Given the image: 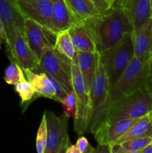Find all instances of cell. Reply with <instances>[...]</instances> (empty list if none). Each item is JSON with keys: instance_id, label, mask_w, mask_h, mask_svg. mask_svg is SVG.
Masks as SVG:
<instances>
[{"instance_id": "ac0fdd59", "label": "cell", "mask_w": 152, "mask_h": 153, "mask_svg": "<svg viewBox=\"0 0 152 153\" xmlns=\"http://www.w3.org/2000/svg\"><path fill=\"white\" fill-rule=\"evenodd\" d=\"M52 1V23L55 32L69 30L75 25L65 0Z\"/></svg>"}, {"instance_id": "d4e9b609", "label": "cell", "mask_w": 152, "mask_h": 153, "mask_svg": "<svg viewBox=\"0 0 152 153\" xmlns=\"http://www.w3.org/2000/svg\"><path fill=\"white\" fill-rule=\"evenodd\" d=\"M48 137V126L47 120L45 112L43 114L41 122L39 126L38 131L37 134V139H36V148H37V153H44L46 149V142Z\"/></svg>"}, {"instance_id": "1f68e13d", "label": "cell", "mask_w": 152, "mask_h": 153, "mask_svg": "<svg viewBox=\"0 0 152 153\" xmlns=\"http://www.w3.org/2000/svg\"><path fill=\"white\" fill-rule=\"evenodd\" d=\"M91 1L94 3L95 5L97 6V7L98 8V10H100V12H104L107 10V7H106V4H105V0H90Z\"/></svg>"}, {"instance_id": "4316f807", "label": "cell", "mask_w": 152, "mask_h": 153, "mask_svg": "<svg viewBox=\"0 0 152 153\" xmlns=\"http://www.w3.org/2000/svg\"><path fill=\"white\" fill-rule=\"evenodd\" d=\"M152 141V137H139V138L132 139L121 143L124 148L132 152H141Z\"/></svg>"}, {"instance_id": "7402d4cb", "label": "cell", "mask_w": 152, "mask_h": 153, "mask_svg": "<svg viewBox=\"0 0 152 153\" xmlns=\"http://www.w3.org/2000/svg\"><path fill=\"white\" fill-rule=\"evenodd\" d=\"M55 49L71 61L75 59L77 56L69 30L60 31L57 34Z\"/></svg>"}, {"instance_id": "484cf974", "label": "cell", "mask_w": 152, "mask_h": 153, "mask_svg": "<svg viewBox=\"0 0 152 153\" xmlns=\"http://www.w3.org/2000/svg\"><path fill=\"white\" fill-rule=\"evenodd\" d=\"M61 105L63 107V114L69 119V118H73L74 119L76 114V102L74 92L72 91L67 93L66 97L61 101Z\"/></svg>"}, {"instance_id": "f1b7e54d", "label": "cell", "mask_w": 152, "mask_h": 153, "mask_svg": "<svg viewBox=\"0 0 152 153\" xmlns=\"http://www.w3.org/2000/svg\"><path fill=\"white\" fill-rule=\"evenodd\" d=\"M112 153H142L141 152H132L124 148L119 143H114L110 145Z\"/></svg>"}, {"instance_id": "ffe728a7", "label": "cell", "mask_w": 152, "mask_h": 153, "mask_svg": "<svg viewBox=\"0 0 152 153\" xmlns=\"http://www.w3.org/2000/svg\"><path fill=\"white\" fill-rule=\"evenodd\" d=\"M145 137H152V116L151 113L140 118L116 143Z\"/></svg>"}, {"instance_id": "d6a6232c", "label": "cell", "mask_w": 152, "mask_h": 153, "mask_svg": "<svg viewBox=\"0 0 152 153\" xmlns=\"http://www.w3.org/2000/svg\"><path fill=\"white\" fill-rule=\"evenodd\" d=\"M70 143H70L69 137V134H67V135L66 136L65 138H64L62 146H61V149H60L59 152L58 153H66V151L67 147H68V146L70 144Z\"/></svg>"}, {"instance_id": "83f0119b", "label": "cell", "mask_w": 152, "mask_h": 153, "mask_svg": "<svg viewBox=\"0 0 152 153\" xmlns=\"http://www.w3.org/2000/svg\"><path fill=\"white\" fill-rule=\"evenodd\" d=\"M75 145L81 153H93L95 150V148L91 146L87 139L83 136H81L77 139Z\"/></svg>"}, {"instance_id": "e575fe53", "label": "cell", "mask_w": 152, "mask_h": 153, "mask_svg": "<svg viewBox=\"0 0 152 153\" xmlns=\"http://www.w3.org/2000/svg\"><path fill=\"white\" fill-rule=\"evenodd\" d=\"M142 153H152V141L141 151Z\"/></svg>"}, {"instance_id": "52a82bcc", "label": "cell", "mask_w": 152, "mask_h": 153, "mask_svg": "<svg viewBox=\"0 0 152 153\" xmlns=\"http://www.w3.org/2000/svg\"><path fill=\"white\" fill-rule=\"evenodd\" d=\"M25 30L28 45L40 63L43 55L55 48L57 34L28 19L25 20Z\"/></svg>"}, {"instance_id": "277c9868", "label": "cell", "mask_w": 152, "mask_h": 153, "mask_svg": "<svg viewBox=\"0 0 152 153\" xmlns=\"http://www.w3.org/2000/svg\"><path fill=\"white\" fill-rule=\"evenodd\" d=\"M151 108L152 94L143 88L127 96L115 104L103 121L114 122L120 120L139 119L150 114Z\"/></svg>"}, {"instance_id": "ba28073f", "label": "cell", "mask_w": 152, "mask_h": 153, "mask_svg": "<svg viewBox=\"0 0 152 153\" xmlns=\"http://www.w3.org/2000/svg\"><path fill=\"white\" fill-rule=\"evenodd\" d=\"M6 46L9 59L13 60L22 70L38 71L39 62L28 45L25 33H17Z\"/></svg>"}, {"instance_id": "836d02e7", "label": "cell", "mask_w": 152, "mask_h": 153, "mask_svg": "<svg viewBox=\"0 0 152 153\" xmlns=\"http://www.w3.org/2000/svg\"><path fill=\"white\" fill-rule=\"evenodd\" d=\"M66 153H81V152L79 150V149L76 146V145H72L70 143L68 147H67Z\"/></svg>"}, {"instance_id": "e0dca14e", "label": "cell", "mask_w": 152, "mask_h": 153, "mask_svg": "<svg viewBox=\"0 0 152 153\" xmlns=\"http://www.w3.org/2000/svg\"><path fill=\"white\" fill-rule=\"evenodd\" d=\"M75 25H80L101 12L90 0H65Z\"/></svg>"}, {"instance_id": "cb8c5ba5", "label": "cell", "mask_w": 152, "mask_h": 153, "mask_svg": "<svg viewBox=\"0 0 152 153\" xmlns=\"http://www.w3.org/2000/svg\"><path fill=\"white\" fill-rule=\"evenodd\" d=\"M15 91L21 99V105H29L30 102L35 98V92L28 80L21 82L15 85Z\"/></svg>"}, {"instance_id": "9c48e42d", "label": "cell", "mask_w": 152, "mask_h": 153, "mask_svg": "<svg viewBox=\"0 0 152 153\" xmlns=\"http://www.w3.org/2000/svg\"><path fill=\"white\" fill-rule=\"evenodd\" d=\"M25 19H31L42 26L54 31L52 23V0H16ZM57 34V33H56Z\"/></svg>"}, {"instance_id": "6da1fadb", "label": "cell", "mask_w": 152, "mask_h": 153, "mask_svg": "<svg viewBox=\"0 0 152 153\" xmlns=\"http://www.w3.org/2000/svg\"><path fill=\"white\" fill-rule=\"evenodd\" d=\"M79 26L91 37L98 53L113 47L125 34L134 30L128 13L118 1L111 7L88 19Z\"/></svg>"}, {"instance_id": "9a60e30c", "label": "cell", "mask_w": 152, "mask_h": 153, "mask_svg": "<svg viewBox=\"0 0 152 153\" xmlns=\"http://www.w3.org/2000/svg\"><path fill=\"white\" fill-rule=\"evenodd\" d=\"M128 13L134 30L152 17V0H118Z\"/></svg>"}, {"instance_id": "8fae6325", "label": "cell", "mask_w": 152, "mask_h": 153, "mask_svg": "<svg viewBox=\"0 0 152 153\" xmlns=\"http://www.w3.org/2000/svg\"><path fill=\"white\" fill-rule=\"evenodd\" d=\"M0 19L4 24L7 34L6 44L17 33H25V19L19 10L16 0H0Z\"/></svg>"}, {"instance_id": "4fadbf2b", "label": "cell", "mask_w": 152, "mask_h": 153, "mask_svg": "<svg viewBox=\"0 0 152 153\" xmlns=\"http://www.w3.org/2000/svg\"><path fill=\"white\" fill-rule=\"evenodd\" d=\"M110 87V82H109L107 73L102 64L100 62L98 55L95 78H94L90 91H89L91 121L98 113L101 106L104 105L107 99Z\"/></svg>"}, {"instance_id": "f546056e", "label": "cell", "mask_w": 152, "mask_h": 153, "mask_svg": "<svg viewBox=\"0 0 152 153\" xmlns=\"http://www.w3.org/2000/svg\"><path fill=\"white\" fill-rule=\"evenodd\" d=\"M7 41V34H6L5 28L2 21L0 19V49H1L2 44H6Z\"/></svg>"}, {"instance_id": "d590c367", "label": "cell", "mask_w": 152, "mask_h": 153, "mask_svg": "<svg viewBox=\"0 0 152 153\" xmlns=\"http://www.w3.org/2000/svg\"><path fill=\"white\" fill-rule=\"evenodd\" d=\"M117 1L118 0H105V4H106L107 10L110 8V7H111L112 6H113Z\"/></svg>"}, {"instance_id": "74e56055", "label": "cell", "mask_w": 152, "mask_h": 153, "mask_svg": "<svg viewBox=\"0 0 152 153\" xmlns=\"http://www.w3.org/2000/svg\"><path fill=\"white\" fill-rule=\"evenodd\" d=\"M150 113H151V116H152V108H151V111Z\"/></svg>"}, {"instance_id": "2e32d148", "label": "cell", "mask_w": 152, "mask_h": 153, "mask_svg": "<svg viewBox=\"0 0 152 153\" xmlns=\"http://www.w3.org/2000/svg\"><path fill=\"white\" fill-rule=\"evenodd\" d=\"M23 71L35 92L36 97H45L57 101L55 88L46 73H35L27 70Z\"/></svg>"}, {"instance_id": "3957f363", "label": "cell", "mask_w": 152, "mask_h": 153, "mask_svg": "<svg viewBox=\"0 0 152 153\" xmlns=\"http://www.w3.org/2000/svg\"><path fill=\"white\" fill-rule=\"evenodd\" d=\"M134 57L131 33H128L113 47L98 53V58L107 73L110 85L123 74Z\"/></svg>"}, {"instance_id": "8d00e7d4", "label": "cell", "mask_w": 152, "mask_h": 153, "mask_svg": "<svg viewBox=\"0 0 152 153\" xmlns=\"http://www.w3.org/2000/svg\"><path fill=\"white\" fill-rule=\"evenodd\" d=\"M145 89L147 90L150 94H152V73H151V76L150 79H149L148 83L147 86H146Z\"/></svg>"}, {"instance_id": "d6986e66", "label": "cell", "mask_w": 152, "mask_h": 153, "mask_svg": "<svg viewBox=\"0 0 152 153\" xmlns=\"http://www.w3.org/2000/svg\"><path fill=\"white\" fill-rule=\"evenodd\" d=\"M77 54L79 70L84 81L86 90L89 94V91L96 71L98 52L90 53V52H77Z\"/></svg>"}, {"instance_id": "8992f818", "label": "cell", "mask_w": 152, "mask_h": 153, "mask_svg": "<svg viewBox=\"0 0 152 153\" xmlns=\"http://www.w3.org/2000/svg\"><path fill=\"white\" fill-rule=\"evenodd\" d=\"M39 71L46 73L60 82L67 93L72 91V61L55 48L46 52L39 63Z\"/></svg>"}, {"instance_id": "5b68a950", "label": "cell", "mask_w": 152, "mask_h": 153, "mask_svg": "<svg viewBox=\"0 0 152 153\" xmlns=\"http://www.w3.org/2000/svg\"><path fill=\"white\" fill-rule=\"evenodd\" d=\"M72 85L77 107L74 117V131L78 135H82L89 131L91 111L89 94L79 70L77 56L72 61Z\"/></svg>"}, {"instance_id": "44dd1931", "label": "cell", "mask_w": 152, "mask_h": 153, "mask_svg": "<svg viewBox=\"0 0 152 153\" xmlns=\"http://www.w3.org/2000/svg\"><path fill=\"white\" fill-rule=\"evenodd\" d=\"M73 45L77 52H97L96 46L85 30L79 25H73L69 29Z\"/></svg>"}, {"instance_id": "5bb4252c", "label": "cell", "mask_w": 152, "mask_h": 153, "mask_svg": "<svg viewBox=\"0 0 152 153\" xmlns=\"http://www.w3.org/2000/svg\"><path fill=\"white\" fill-rule=\"evenodd\" d=\"M134 57L142 61L152 60V17L131 32Z\"/></svg>"}, {"instance_id": "7c38bea8", "label": "cell", "mask_w": 152, "mask_h": 153, "mask_svg": "<svg viewBox=\"0 0 152 153\" xmlns=\"http://www.w3.org/2000/svg\"><path fill=\"white\" fill-rule=\"evenodd\" d=\"M139 119H125L114 122L103 121L92 133L98 144H114Z\"/></svg>"}, {"instance_id": "603a6c76", "label": "cell", "mask_w": 152, "mask_h": 153, "mask_svg": "<svg viewBox=\"0 0 152 153\" xmlns=\"http://www.w3.org/2000/svg\"><path fill=\"white\" fill-rule=\"evenodd\" d=\"M10 64L4 71V79L8 85H16L21 82L26 81L25 73L22 67L16 64L13 60L10 59Z\"/></svg>"}, {"instance_id": "4dcf8cb0", "label": "cell", "mask_w": 152, "mask_h": 153, "mask_svg": "<svg viewBox=\"0 0 152 153\" xmlns=\"http://www.w3.org/2000/svg\"><path fill=\"white\" fill-rule=\"evenodd\" d=\"M93 153H112L110 145L98 144L95 148Z\"/></svg>"}, {"instance_id": "30bf717a", "label": "cell", "mask_w": 152, "mask_h": 153, "mask_svg": "<svg viewBox=\"0 0 152 153\" xmlns=\"http://www.w3.org/2000/svg\"><path fill=\"white\" fill-rule=\"evenodd\" d=\"M47 120L48 137L44 153H58L66 136L68 134L69 118L65 114L58 115L45 111Z\"/></svg>"}, {"instance_id": "7a4b0ae2", "label": "cell", "mask_w": 152, "mask_h": 153, "mask_svg": "<svg viewBox=\"0 0 152 153\" xmlns=\"http://www.w3.org/2000/svg\"><path fill=\"white\" fill-rule=\"evenodd\" d=\"M152 73V60L142 61L134 57L128 68L119 79L110 87L107 99L92 120L89 131L92 132L115 104L127 96L145 88Z\"/></svg>"}]
</instances>
